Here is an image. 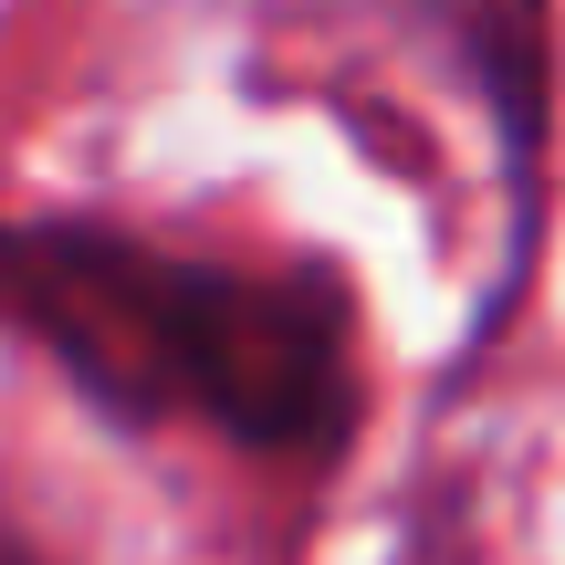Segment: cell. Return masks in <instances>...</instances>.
<instances>
[{"label":"cell","instance_id":"2","mask_svg":"<svg viewBox=\"0 0 565 565\" xmlns=\"http://www.w3.org/2000/svg\"><path fill=\"white\" fill-rule=\"evenodd\" d=\"M429 32L461 63L471 105L492 126V168H503V263L492 294L471 303V356L503 335L513 294L534 282L545 252V200H555V0H429Z\"/></svg>","mask_w":565,"mask_h":565},{"label":"cell","instance_id":"1","mask_svg":"<svg viewBox=\"0 0 565 565\" xmlns=\"http://www.w3.org/2000/svg\"><path fill=\"white\" fill-rule=\"evenodd\" d=\"M0 335H21L105 429L200 419L252 461H335L356 440V294L324 263H210L84 210H0Z\"/></svg>","mask_w":565,"mask_h":565}]
</instances>
